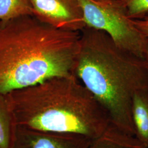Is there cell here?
<instances>
[{"mask_svg":"<svg viewBox=\"0 0 148 148\" xmlns=\"http://www.w3.org/2000/svg\"><path fill=\"white\" fill-rule=\"evenodd\" d=\"M79 40L33 16L0 21V93L75 75Z\"/></svg>","mask_w":148,"mask_h":148,"instance_id":"6da1fadb","label":"cell"},{"mask_svg":"<svg viewBox=\"0 0 148 148\" xmlns=\"http://www.w3.org/2000/svg\"><path fill=\"white\" fill-rule=\"evenodd\" d=\"M75 75L108 112L111 124L135 136L133 97L148 87L145 58L120 47L105 32L86 27L80 32Z\"/></svg>","mask_w":148,"mask_h":148,"instance_id":"7a4b0ae2","label":"cell"},{"mask_svg":"<svg viewBox=\"0 0 148 148\" xmlns=\"http://www.w3.org/2000/svg\"><path fill=\"white\" fill-rule=\"evenodd\" d=\"M5 96L16 126L93 139L111 124L108 112L75 75L47 79Z\"/></svg>","mask_w":148,"mask_h":148,"instance_id":"3957f363","label":"cell"},{"mask_svg":"<svg viewBox=\"0 0 148 148\" xmlns=\"http://www.w3.org/2000/svg\"><path fill=\"white\" fill-rule=\"evenodd\" d=\"M82 9L86 27L108 34L120 47L145 58L148 40L127 16L121 2L102 3L78 0Z\"/></svg>","mask_w":148,"mask_h":148,"instance_id":"277c9868","label":"cell"},{"mask_svg":"<svg viewBox=\"0 0 148 148\" xmlns=\"http://www.w3.org/2000/svg\"><path fill=\"white\" fill-rule=\"evenodd\" d=\"M33 16L60 30L80 32L86 27L78 0H29Z\"/></svg>","mask_w":148,"mask_h":148,"instance_id":"5b68a950","label":"cell"},{"mask_svg":"<svg viewBox=\"0 0 148 148\" xmlns=\"http://www.w3.org/2000/svg\"><path fill=\"white\" fill-rule=\"evenodd\" d=\"M92 140L77 134L42 132L14 125L10 148H88Z\"/></svg>","mask_w":148,"mask_h":148,"instance_id":"8992f818","label":"cell"},{"mask_svg":"<svg viewBox=\"0 0 148 148\" xmlns=\"http://www.w3.org/2000/svg\"><path fill=\"white\" fill-rule=\"evenodd\" d=\"M132 115L135 137L148 148V87L138 90L134 93Z\"/></svg>","mask_w":148,"mask_h":148,"instance_id":"52a82bcc","label":"cell"},{"mask_svg":"<svg viewBox=\"0 0 148 148\" xmlns=\"http://www.w3.org/2000/svg\"><path fill=\"white\" fill-rule=\"evenodd\" d=\"M88 148H147L135 136L129 135L110 124Z\"/></svg>","mask_w":148,"mask_h":148,"instance_id":"ba28073f","label":"cell"},{"mask_svg":"<svg viewBox=\"0 0 148 148\" xmlns=\"http://www.w3.org/2000/svg\"><path fill=\"white\" fill-rule=\"evenodd\" d=\"M14 124L5 95L0 93V148H10Z\"/></svg>","mask_w":148,"mask_h":148,"instance_id":"9c48e42d","label":"cell"},{"mask_svg":"<svg viewBox=\"0 0 148 148\" xmlns=\"http://www.w3.org/2000/svg\"><path fill=\"white\" fill-rule=\"evenodd\" d=\"M33 16L29 0H0V21Z\"/></svg>","mask_w":148,"mask_h":148,"instance_id":"30bf717a","label":"cell"},{"mask_svg":"<svg viewBox=\"0 0 148 148\" xmlns=\"http://www.w3.org/2000/svg\"><path fill=\"white\" fill-rule=\"evenodd\" d=\"M121 3L131 19H143L148 13V0H122Z\"/></svg>","mask_w":148,"mask_h":148,"instance_id":"8fae6325","label":"cell"},{"mask_svg":"<svg viewBox=\"0 0 148 148\" xmlns=\"http://www.w3.org/2000/svg\"><path fill=\"white\" fill-rule=\"evenodd\" d=\"M133 23L135 27L143 34L144 35L148 38V22L144 21L143 19H132Z\"/></svg>","mask_w":148,"mask_h":148,"instance_id":"7c38bea8","label":"cell"},{"mask_svg":"<svg viewBox=\"0 0 148 148\" xmlns=\"http://www.w3.org/2000/svg\"><path fill=\"white\" fill-rule=\"evenodd\" d=\"M96 2H102V3H113V2H121L122 0H93Z\"/></svg>","mask_w":148,"mask_h":148,"instance_id":"4fadbf2b","label":"cell"},{"mask_svg":"<svg viewBox=\"0 0 148 148\" xmlns=\"http://www.w3.org/2000/svg\"><path fill=\"white\" fill-rule=\"evenodd\" d=\"M144 56H145V59L146 60V62L147 64V66L148 68V40L146 45V47H145V53H144Z\"/></svg>","mask_w":148,"mask_h":148,"instance_id":"5bb4252c","label":"cell"},{"mask_svg":"<svg viewBox=\"0 0 148 148\" xmlns=\"http://www.w3.org/2000/svg\"><path fill=\"white\" fill-rule=\"evenodd\" d=\"M143 20H144V21H147L148 22V13L145 16L144 18L143 19Z\"/></svg>","mask_w":148,"mask_h":148,"instance_id":"9a60e30c","label":"cell"}]
</instances>
